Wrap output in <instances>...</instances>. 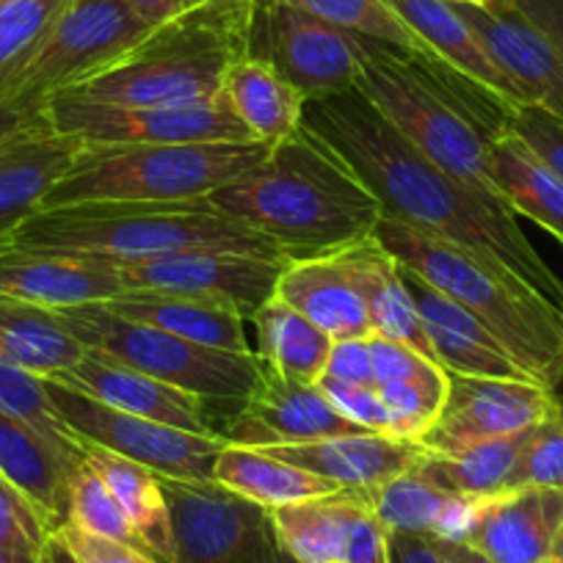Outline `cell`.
<instances>
[{
	"label": "cell",
	"instance_id": "52a82bcc",
	"mask_svg": "<svg viewBox=\"0 0 563 563\" xmlns=\"http://www.w3.org/2000/svg\"><path fill=\"white\" fill-rule=\"evenodd\" d=\"M268 144H80L42 208L84 202H186L263 164ZM40 208V210H42Z\"/></svg>",
	"mask_w": 563,
	"mask_h": 563
},
{
	"label": "cell",
	"instance_id": "6f0895ef",
	"mask_svg": "<svg viewBox=\"0 0 563 563\" xmlns=\"http://www.w3.org/2000/svg\"><path fill=\"white\" fill-rule=\"evenodd\" d=\"M445 3H462V7H478V9H489V12H495V9L511 7L514 0H445Z\"/></svg>",
	"mask_w": 563,
	"mask_h": 563
},
{
	"label": "cell",
	"instance_id": "7c38bea8",
	"mask_svg": "<svg viewBox=\"0 0 563 563\" xmlns=\"http://www.w3.org/2000/svg\"><path fill=\"white\" fill-rule=\"evenodd\" d=\"M45 382L58 417L73 431L75 440H86L130 462L144 464L161 478L213 481V464L227 448L219 437L194 434L164 422L124 415L78 389L64 387L51 378Z\"/></svg>",
	"mask_w": 563,
	"mask_h": 563
},
{
	"label": "cell",
	"instance_id": "603a6c76",
	"mask_svg": "<svg viewBox=\"0 0 563 563\" xmlns=\"http://www.w3.org/2000/svg\"><path fill=\"white\" fill-rule=\"evenodd\" d=\"M271 456L332 481L340 489L373 492L387 481L415 470L426 456L420 442L384 434H343L301 445L260 448Z\"/></svg>",
	"mask_w": 563,
	"mask_h": 563
},
{
	"label": "cell",
	"instance_id": "4dcf8cb0",
	"mask_svg": "<svg viewBox=\"0 0 563 563\" xmlns=\"http://www.w3.org/2000/svg\"><path fill=\"white\" fill-rule=\"evenodd\" d=\"M219 97L232 117L252 133V139L268 147L301 128L307 102L290 80L252 56H241L230 64Z\"/></svg>",
	"mask_w": 563,
	"mask_h": 563
},
{
	"label": "cell",
	"instance_id": "ab89813d",
	"mask_svg": "<svg viewBox=\"0 0 563 563\" xmlns=\"http://www.w3.org/2000/svg\"><path fill=\"white\" fill-rule=\"evenodd\" d=\"M67 525L86 530L91 536H102V539L119 541V544L135 547V550H147V544L141 541L135 528L130 525L128 514L111 495L106 481L89 467L80 464L78 473L73 475V486H69V519ZM153 555V552H150Z\"/></svg>",
	"mask_w": 563,
	"mask_h": 563
},
{
	"label": "cell",
	"instance_id": "f1b7e54d",
	"mask_svg": "<svg viewBox=\"0 0 563 563\" xmlns=\"http://www.w3.org/2000/svg\"><path fill=\"white\" fill-rule=\"evenodd\" d=\"M276 296L327 332L334 343L373 334L365 301L334 254L288 263L276 285Z\"/></svg>",
	"mask_w": 563,
	"mask_h": 563
},
{
	"label": "cell",
	"instance_id": "681fc988",
	"mask_svg": "<svg viewBox=\"0 0 563 563\" xmlns=\"http://www.w3.org/2000/svg\"><path fill=\"white\" fill-rule=\"evenodd\" d=\"M323 376L338 378L345 384H360V387H376V376H373V356L367 338H351L338 340L329 354L327 373Z\"/></svg>",
	"mask_w": 563,
	"mask_h": 563
},
{
	"label": "cell",
	"instance_id": "484cf974",
	"mask_svg": "<svg viewBox=\"0 0 563 563\" xmlns=\"http://www.w3.org/2000/svg\"><path fill=\"white\" fill-rule=\"evenodd\" d=\"M334 257L343 265L345 276L351 279V285H354V290L360 294V299L365 301L373 334L398 340V343L415 349L417 354L434 360L429 334H426V327H422L415 299H411V294L406 290L398 260H395L373 235L354 243V246L343 249V252H338ZM437 365H440V362H437Z\"/></svg>",
	"mask_w": 563,
	"mask_h": 563
},
{
	"label": "cell",
	"instance_id": "7bdbcfd3",
	"mask_svg": "<svg viewBox=\"0 0 563 563\" xmlns=\"http://www.w3.org/2000/svg\"><path fill=\"white\" fill-rule=\"evenodd\" d=\"M367 343H371L376 387L387 382H404L420 384V387L437 389V393H448V371L437 365L434 360L417 354L415 349L398 343V340L382 338V334H371Z\"/></svg>",
	"mask_w": 563,
	"mask_h": 563
},
{
	"label": "cell",
	"instance_id": "f907efd6",
	"mask_svg": "<svg viewBox=\"0 0 563 563\" xmlns=\"http://www.w3.org/2000/svg\"><path fill=\"white\" fill-rule=\"evenodd\" d=\"M389 563H445L431 536L387 533Z\"/></svg>",
	"mask_w": 563,
	"mask_h": 563
},
{
	"label": "cell",
	"instance_id": "9a60e30c",
	"mask_svg": "<svg viewBox=\"0 0 563 563\" xmlns=\"http://www.w3.org/2000/svg\"><path fill=\"white\" fill-rule=\"evenodd\" d=\"M227 409L213 422V434L238 448L301 445L327 437L371 434L345 420L318 384L290 382L263 365L252 393L241 400H227Z\"/></svg>",
	"mask_w": 563,
	"mask_h": 563
},
{
	"label": "cell",
	"instance_id": "6da1fadb",
	"mask_svg": "<svg viewBox=\"0 0 563 563\" xmlns=\"http://www.w3.org/2000/svg\"><path fill=\"white\" fill-rule=\"evenodd\" d=\"M301 124L376 194L384 216L514 271L563 310V282L530 246L517 213L492 208L417 153L360 91L307 100Z\"/></svg>",
	"mask_w": 563,
	"mask_h": 563
},
{
	"label": "cell",
	"instance_id": "4fadbf2b",
	"mask_svg": "<svg viewBox=\"0 0 563 563\" xmlns=\"http://www.w3.org/2000/svg\"><path fill=\"white\" fill-rule=\"evenodd\" d=\"M175 530V563H276L268 508L216 481L161 478Z\"/></svg>",
	"mask_w": 563,
	"mask_h": 563
},
{
	"label": "cell",
	"instance_id": "ffe728a7",
	"mask_svg": "<svg viewBox=\"0 0 563 563\" xmlns=\"http://www.w3.org/2000/svg\"><path fill=\"white\" fill-rule=\"evenodd\" d=\"M400 265V263H398ZM406 290L415 299L420 321L429 334L434 360L448 373H462V376H484V378H517V382H536L522 365L511 356V351L495 338L492 329H486L478 318L445 294L431 288L429 282L411 274L400 265ZM539 384V382H536Z\"/></svg>",
	"mask_w": 563,
	"mask_h": 563
},
{
	"label": "cell",
	"instance_id": "9f6ffc18",
	"mask_svg": "<svg viewBox=\"0 0 563 563\" xmlns=\"http://www.w3.org/2000/svg\"><path fill=\"white\" fill-rule=\"evenodd\" d=\"M36 563H84L78 555H75L73 550L67 547V541L62 539L58 533H51L47 536L45 547L40 550V558H36Z\"/></svg>",
	"mask_w": 563,
	"mask_h": 563
},
{
	"label": "cell",
	"instance_id": "8992f818",
	"mask_svg": "<svg viewBox=\"0 0 563 563\" xmlns=\"http://www.w3.org/2000/svg\"><path fill=\"white\" fill-rule=\"evenodd\" d=\"M448 78L459 75H442L420 58L365 40L356 91L431 164L478 194L492 208L511 210L492 172L489 139L497 130L484 128L478 113L456 102V89L445 84Z\"/></svg>",
	"mask_w": 563,
	"mask_h": 563
},
{
	"label": "cell",
	"instance_id": "277c9868",
	"mask_svg": "<svg viewBox=\"0 0 563 563\" xmlns=\"http://www.w3.org/2000/svg\"><path fill=\"white\" fill-rule=\"evenodd\" d=\"M373 238L404 268L426 279L464 310L473 312L514 360L558 393L563 384V312L514 271L475 257L467 249L384 216Z\"/></svg>",
	"mask_w": 563,
	"mask_h": 563
},
{
	"label": "cell",
	"instance_id": "cb8c5ba5",
	"mask_svg": "<svg viewBox=\"0 0 563 563\" xmlns=\"http://www.w3.org/2000/svg\"><path fill=\"white\" fill-rule=\"evenodd\" d=\"M387 3L451 73L495 97L500 106H530L528 95L495 62V56L486 51L481 36L470 29L453 3L445 0H387Z\"/></svg>",
	"mask_w": 563,
	"mask_h": 563
},
{
	"label": "cell",
	"instance_id": "ac0fdd59",
	"mask_svg": "<svg viewBox=\"0 0 563 563\" xmlns=\"http://www.w3.org/2000/svg\"><path fill=\"white\" fill-rule=\"evenodd\" d=\"M51 382L78 389V393L89 395L111 409L124 411V415L164 422V426L194 431V434L216 437L210 429V400L158 382L147 373L133 371L111 356L86 351L78 365Z\"/></svg>",
	"mask_w": 563,
	"mask_h": 563
},
{
	"label": "cell",
	"instance_id": "74e56055",
	"mask_svg": "<svg viewBox=\"0 0 563 563\" xmlns=\"http://www.w3.org/2000/svg\"><path fill=\"white\" fill-rule=\"evenodd\" d=\"M301 12L323 20V23L343 29L349 34L362 36V40L382 42V45L395 47L411 58H420L431 69L442 75H456L429 51V45L400 20V14L389 7L387 0H288Z\"/></svg>",
	"mask_w": 563,
	"mask_h": 563
},
{
	"label": "cell",
	"instance_id": "be15d7a7",
	"mask_svg": "<svg viewBox=\"0 0 563 563\" xmlns=\"http://www.w3.org/2000/svg\"><path fill=\"white\" fill-rule=\"evenodd\" d=\"M539 563H555V561H552V558H544V561H539Z\"/></svg>",
	"mask_w": 563,
	"mask_h": 563
},
{
	"label": "cell",
	"instance_id": "11a10c76",
	"mask_svg": "<svg viewBox=\"0 0 563 563\" xmlns=\"http://www.w3.org/2000/svg\"><path fill=\"white\" fill-rule=\"evenodd\" d=\"M434 541L437 547H440L445 563H495L486 555H481L478 550H473L470 544H464V541H445V539H434Z\"/></svg>",
	"mask_w": 563,
	"mask_h": 563
},
{
	"label": "cell",
	"instance_id": "91938a15",
	"mask_svg": "<svg viewBox=\"0 0 563 563\" xmlns=\"http://www.w3.org/2000/svg\"><path fill=\"white\" fill-rule=\"evenodd\" d=\"M0 563H36V558L34 555H25V552L3 550V547H0Z\"/></svg>",
	"mask_w": 563,
	"mask_h": 563
},
{
	"label": "cell",
	"instance_id": "4316f807",
	"mask_svg": "<svg viewBox=\"0 0 563 563\" xmlns=\"http://www.w3.org/2000/svg\"><path fill=\"white\" fill-rule=\"evenodd\" d=\"M78 141L34 130L0 147V243L42 208L51 188L78 153Z\"/></svg>",
	"mask_w": 563,
	"mask_h": 563
},
{
	"label": "cell",
	"instance_id": "d590c367",
	"mask_svg": "<svg viewBox=\"0 0 563 563\" xmlns=\"http://www.w3.org/2000/svg\"><path fill=\"white\" fill-rule=\"evenodd\" d=\"M0 351L25 371L56 378L86 354L56 310L0 296Z\"/></svg>",
	"mask_w": 563,
	"mask_h": 563
},
{
	"label": "cell",
	"instance_id": "7a4b0ae2",
	"mask_svg": "<svg viewBox=\"0 0 563 563\" xmlns=\"http://www.w3.org/2000/svg\"><path fill=\"white\" fill-rule=\"evenodd\" d=\"M205 199L271 238L290 260L343 252L384 219L376 194L305 124L274 144L263 164Z\"/></svg>",
	"mask_w": 563,
	"mask_h": 563
},
{
	"label": "cell",
	"instance_id": "ee69618b",
	"mask_svg": "<svg viewBox=\"0 0 563 563\" xmlns=\"http://www.w3.org/2000/svg\"><path fill=\"white\" fill-rule=\"evenodd\" d=\"M51 533L34 503L0 475V547L40 558Z\"/></svg>",
	"mask_w": 563,
	"mask_h": 563
},
{
	"label": "cell",
	"instance_id": "f5cc1de1",
	"mask_svg": "<svg viewBox=\"0 0 563 563\" xmlns=\"http://www.w3.org/2000/svg\"><path fill=\"white\" fill-rule=\"evenodd\" d=\"M47 128L45 117H42V108H23L14 106V102H3L0 106V147L9 144V141L20 139L25 133H34V130Z\"/></svg>",
	"mask_w": 563,
	"mask_h": 563
},
{
	"label": "cell",
	"instance_id": "03108f58",
	"mask_svg": "<svg viewBox=\"0 0 563 563\" xmlns=\"http://www.w3.org/2000/svg\"><path fill=\"white\" fill-rule=\"evenodd\" d=\"M561 312H563V310H561Z\"/></svg>",
	"mask_w": 563,
	"mask_h": 563
},
{
	"label": "cell",
	"instance_id": "e575fe53",
	"mask_svg": "<svg viewBox=\"0 0 563 563\" xmlns=\"http://www.w3.org/2000/svg\"><path fill=\"white\" fill-rule=\"evenodd\" d=\"M252 321L257 327L254 356L260 360V365L274 371L276 376L290 378V382L318 384V378L327 373V362L334 345L327 332H321L301 312L285 305L279 296L265 301L254 312Z\"/></svg>",
	"mask_w": 563,
	"mask_h": 563
},
{
	"label": "cell",
	"instance_id": "f546056e",
	"mask_svg": "<svg viewBox=\"0 0 563 563\" xmlns=\"http://www.w3.org/2000/svg\"><path fill=\"white\" fill-rule=\"evenodd\" d=\"M365 495L387 533H417L445 541H464L478 508V500L451 495L422 478L417 470Z\"/></svg>",
	"mask_w": 563,
	"mask_h": 563
},
{
	"label": "cell",
	"instance_id": "7dc6e473",
	"mask_svg": "<svg viewBox=\"0 0 563 563\" xmlns=\"http://www.w3.org/2000/svg\"><path fill=\"white\" fill-rule=\"evenodd\" d=\"M503 128L519 139L563 180V122L539 106L508 108L503 113Z\"/></svg>",
	"mask_w": 563,
	"mask_h": 563
},
{
	"label": "cell",
	"instance_id": "6125c7cd",
	"mask_svg": "<svg viewBox=\"0 0 563 563\" xmlns=\"http://www.w3.org/2000/svg\"><path fill=\"white\" fill-rule=\"evenodd\" d=\"M276 563H299V561H296L294 555H288V552H285V550H282V547H279V561H276Z\"/></svg>",
	"mask_w": 563,
	"mask_h": 563
},
{
	"label": "cell",
	"instance_id": "5b68a950",
	"mask_svg": "<svg viewBox=\"0 0 563 563\" xmlns=\"http://www.w3.org/2000/svg\"><path fill=\"white\" fill-rule=\"evenodd\" d=\"M252 3H219L183 12L100 73L56 95L133 108L219 100L227 69L246 53Z\"/></svg>",
	"mask_w": 563,
	"mask_h": 563
},
{
	"label": "cell",
	"instance_id": "1f68e13d",
	"mask_svg": "<svg viewBox=\"0 0 563 563\" xmlns=\"http://www.w3.org/2000/svg\"><path fill=\"white\" fill-rule=\"evenodd\" d=\"M84 451V462L106 481L111 495L128 514L130 525L147 550L161 563H175V530H172V511L166 503L161 475L147 470L144 464H135L119 453L106 451L100 445L78 440Z\"/></svg>",
	"mask_w": 563,
	"mask_h": 563
},
{
	"label": "cell",
	"instance_id": "5bb4252c",
	"mask_svg": "<svg viewBox=\"0 0 563 563\" xmlns=\"http://www.w3.org/2000/svg\"><path fill=\"white\" fill-rule=\"evenodd\" d=\"M558 409L561 395L536 382L448 373L445 404L417 442L426 453L456 456L481 442L536 429Z\"/></svg>",
	"mask_w": 563,
	"mask_h": 563
},
{
	"label": "cell",
	"instance_id": "816d5d0a",
	"mask_svg": "<svg viewBox=\"0 0 563 563\" xmlns=\"http://www.w3.org/2000/svg\"><path fill=\"white\" fill-rule=\"evenodd\" d=\"M514 9L563 51V0H514Z\"/></svg>",
	"mask_w": 563,
	"mask_h": 563
},
{
	"label": "cell",
	"instance_id": "30bf717a",
	"mask_svg": "<svg viewBox=\"0 0 563 563\" xmlns=\"http://www.w3.org/2000/svg\"><path fill=\"white\" fill-rule=\"evenodd\" d=\"M243 56L274 67L307 100H321L356 89L365 40L301 12L288 0H254Z\"/></svg>",
	"mask_w": 563,
	"mask_h": 563
},
{
	"label": "cell",
	"instance_id": "836d02e7",
	"mask_svg": "<svg viewBox=\"0 0 563 563\" xmlns=\"http://www.w3.org/2000/svg\"><path fill=\"white\" fill-rule=\"evenodd\" d=\"M213 481L263 508H282L312 497L334 495L338 484L271 456L260 448L227 445L213 464Z\"/></svg>",
	"mask_w": 563,
	"mask_h": 563
},
{
	"label": "cell",
	"instance_id": "f35d334b",
	"mask_svg": "<svg viewBox=\"0 0 563 563\" xmlns=\"http://www.w3.org/2000/svg\"><path fill=\"white\" fill-rule=\"evenodd\" d=\"M0 415L25 422V426L40 431L42 437H47L53 445L64 448V451L84 453L80 442L75 440L73 431L58 417L45 378L20 367L3 351H0Z\"/></svg>",
	"mask_w": 563,
	"mask_h": 563
},
{
	"label": "cell",
	"instance_id": "f6af8a7d",
	"mask_svg": "<svg viewBox=\"0 0 563 563\" xmlns=\"http://www.w3.org/2000/svg\"><path fill=\"white\" fill-rule=\"evenodd\" d=\"M378 395L384 398L387 409L393 411L395 420V437L398 440L417 442L426 431L431 429V422L440 415L442 404H445L448 393H437V389L420 387V384H404V382H387L378 384Z\"/></svg>",
	"mask_w": 563,
	"mask_h": 563
},
{
	"label": "cell",
	"instance_id": "7402d4cb",
	"mask_svg": "<svg viewBox=\"0 0 563 563\" xmlns=\"http://www.w3.org/2000/svg\"><path fill=\"white\" fill-rule=\"evenodd\" d=\"M124 294L111 268L51 252L0 243V296L45 310L102 305Z\"/></svg>",
	"mask_w": 563,
	"mask_h": 563
},
{
	"label": "cell",
	"instance_id": "ba28073f",
	"mask_svg": "<svg viewBox=\"0 0 563 563\" xmlns=\"http://www.w3.org/2000/svg\"><path fill=\"white\" fill-rule=\"evenodd\" d=\"M64 329L86 351L111 356L133 371L199 395L205 400H241L254 389L260 360L252 354L208 349L164 329L113 316L102 305L56 310Z\"/></svg>",
	"mask_w": 563,
	"mask_h": 563
},
{
	"label": "cell",
	"instance_id": "bcb514c9",
	"mask_svg": "<svg viewBox=\"0 0 563 563\" xmlns=\"http://www.w3.org/2000/svg\"><path fill=\"white\" fill-rule=\"evenodd\" d=\"M321 393L332 400L334 409L351 420L360 429L371 431V434L395 437V420L393 411L387 409L384 398L378 395L376 387H360V384H345L338 378L321 376L318 378Z\"/></svg>",
	"mask_w": 563,
	"mask_h": 563
},
{
	"label": "cell",
	"instance_id": "db71d44e",
	"mask_svg": "<svg viewBox=\"0 0 563 563\" xmlns=\"http://www.w3.org/2000/svg\"><path fill=\"white\" fill-rule=\"evenodd\" d=\"M122 3L150 29H161L183 14V0H122Z\"/></svg>",
	"mask_w": 563,
	"mask_h": 563
},
{
	"label": "cell",
	"instance_id": "2e32d148",
	"mask_svg": "<svg viewBox=\"0 0 563 563\" xmlns=\"http://www.w3.org/2000/svg\"><path fill=\"white\" fill-rule=\"evenodd\" d=\"M288 263L290 260H271L260 254L188 252L147 263L111 265V271L124 290H158L208 299L252 321L254 312L276 296V285Z\"/></svg>",
	"mask_w": 563,
	"mask_h": 563
},
{
	"label": "cell",
	"instance_id": "8d00e7d4",
	"mask_svg": "<svg viewBox=\"0 0 563 563\" xmlns=\"http://www.w3.org/2000/svg\"><path fill=\"white\" fill-rule=\"evenodd\" d=\"M533 431L536 429H528L511 437H500V440L481 442V445L467 448L456 456L426 453L415 464V470L422 478L451 492V495L473 497V500L503 495V492L511 489V475Z\"/></svg>",
	"mask_w": 563,
	"mask_h": 563
},
{
	"label": "cell",
	"instance_id": "680465c9",
	"mask_svg": "<svg viewBox=\"0 0 563 563\" xmlns=\"http://www.w3.org/2000/svg\"><path fill=\"white\" fill-rule=\"evenodd\" d=\"M219 3H246V0H183V12H194V9L219 7Z\"/></svg>",
	"mask_w": 563,
	"mask_h": 563
},
{
	"label": "cell",
	"instance_id": "e7e4bbea",
	"mask_svg": "<svg viewBox=\"0 0 563 563\" xmlns=\"http://www.w3.org/2000/svg\"><path fill=\"white\" fill-rule=\"evenodd\" d=\"M558 395H561V400H563V384H561V389H558Z\"/></svg>",
	"mask_w": 563,
	"mask_h": 563
},
{
	"label": "cell",
	"instance_id": "44dd1931",
	"mask_svg": "<svg viewBox=\"0 0 563 563\" xmlns=\"http://www.w3.org/2000/svg\"><path fill=\"white\" fill-rule=\"evenodd\" d=\"M470 29L481 36L495 62L517 80L530 106L550 111L563 122V51L541 34L528 18L511 7L489 12L478 7L453 3Z\"/></svg>",
	"mask_w": 563,
	"mask_h": 563
},
{
	"label": "cell",
	"instance_id": "b9f144b4",
	"mask_svg": "<svg viewBox=\"0 0 563 563\" xmlns=\"http://www.w3.org/2000/svg\"><path fill=\"white\" fill-rule=\"evenodd\" d=\"M522 486L563 489V400L555 415L536 426L528 448L519 456L511 475V489H522Z\"/></svg>",
	"mask_w": 563,
	"mask_h": 563
},
{
	"label": "cell",
	"instance_id": "d6a6232c",
	"mask_svg": "<svg viewBox=\"0 0 563 563\" xmlns=\"http://www.w3.org/2000/svg\"><path fill=\"white\" fill-rule=\"evenodd\" d=\"M489 155L497 188H500L508 208L544 227L552 238L563 243L561 177L517 133H511L503 124L489 139Z\"/></svg>",
	"mask_w": 563,
	"mask_h": 563
},
{
	"label": "cell",
	"instance_id": "e0dca14e",
	"mask_svg": "<svg viewBox=\"0 0 563 563\" xmlns=\"http://www.w3.org/2000/svg\"><path fill=\"white\" fill-rule=\"evenodd\" d=\"M268 514L279 547L299 563H389L387 530L365 492L340 489Z\"/></svg>",
	"mask_w": 563,
	"mask_h": 563
},
{
	"label": "cell",
	"instance_id": "d6986e66",
	"mask_svg": "<svg viewBox=\"0 0 563 563\" xmlns=\"http://www.w3.org/2000/svg\"><path fill=\"white\" fill-rule=\"evenodd\" d=\"M563 528V489L522 486L484 497L464 544L495 563H539L552 555Z\"/></svg>",
	"mask_w": 563,
	"mask_h": 563
},
{
	"label": "cell",
	"instance_id": "d4e9b609",
	"mask_svg": "<svg viewBox=\"0 0 563 563\" xmlns=\"http://www.w3.org/2000/svg\"><path fill=\"white\" fill-rule=\"evenodd\" d=\"M84 453H69L9 415H0V475L18 486L47 528L56 533L69 519V486Z\"/></svg>",
	"mask_w": 563,
	"mask_h": 563
},
{
	"label": "cell",
	"instance_id": "94428289",
	"mask_svg": "<svg viewBox=\"0 0 563 563\" xmlns=\"http://www.w3.org/2000/svg\"><path fill=\"white\" fill-rule=\"evenodd\" d=\"M550 558L555 563H563V528H561V533H558L555 544H552V555Z\"/></svg>",
	"mask_w": 563,
	"mask_h": 563
},
{
	"label": "cell",
	"instance_id": "9c48e42d",
	"mask_svg": "<svg viewBox=\"0 0 563 563\" xmlns=\"http://www.w3.org/2000/svg\"><path fill=\"white\" fill-rule=\"evenodd\" d=\"M153 31L122 0H67L34 51L0 73V106L40 108L56 91L100 73Z\"/></svg>",
	"mask_w": 563,
	"mask_h": 563
},
{
	"label": "cell",
	"instance_id": "8fae6325",
	"mask_svg": "<svg viewBox=\"0 0 563 563\" xmlns=\"http://www.w3.org/2000/svg\"><path fill=\"white\" fill-rule=\"evenodd\" d=\"M47 128L78 144H246L252 133L219 100L188 106H102L53 95L42 102Z\"/></svg>",
	"mask_w": 563,
	"mask_h": 563
},
{
	"label": "cell",
	"instance_id": "3957f363",
	"mask_svg": "<svg viewBox=\"0 0 563 563\" xmlns=\"http://www.w3.org/2000/svg\"><path fill=\"white\" fill-rule=\"evenodd\" d=\"M3 243L95 265H133L188 252H238L290 260L285 249L208 199L186 202H84L42 208ZM294 263V260H290Z\"/></svg>",
	"mask_w": 563,
	"mask_h": 563
},
{
	"label": "cell",
	"instance_id": "60d3db41",
	"mask_svg": "<svg viewBox=\"0 0 563 563\" xmlns=\"http://www.w3.org/2000/svg\"><path fill=\"white\" fill-rule=\"evenodd\" d=\"M64 7L67 0H0V73L34 51Z\"/></svg>",
	"mask_w": 563,
	"mask_h": 563
},
{
	"label": "cell",
	"instance_id": "c3c4849f",
	"mask_svg": "<svg viewBox=\"0 0 563 563\" xmlns=\"http://www.w3.org/2000/svg\"><path fill=\"white\" fill-rule=\"evenodd\" d=\"M69 550L80 558L84 563H161L158 558L150 555L135 547L119 544V541L102 539V536H91L86 530L75 528V525H64L56 530Z\"/></svg>",
	"mask_w": 563,
	"mask_h": 563
},
{
	"label": "cell",
	"instance_id": "83f0119b",
	"mask_svg": "<svg viewBox=\"0 0 563 563\" xmlns=\"http://www.w3.org/2000/svg\"><path fill=\"white\" fill-rule=\"evenodd\" d=\"M113 316L135 323L164 329L191 343L208 349L252 354L246 340V318L224 305L208 299H194L180 294H158V290H124L111 301H102Z\"/></svg>",
	"mask_w": 563,
	"mask_h": 563
}]
</instances>
